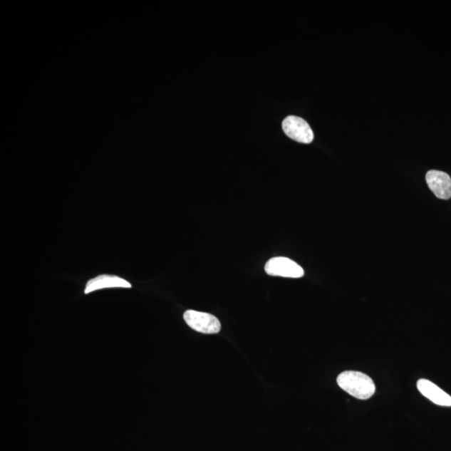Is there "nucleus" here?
I'll return each instance as SVG.
<instances>
[{"label": "nucleus", "instance_id": "1", "mask_svg": "<svg viewBox=\"0 0 451 451\" xmlns=\"http://www.w3.org/2000/svg\"><path fill=\"white\" fill-rule=\"evenodd\" d=\"M339 387L358 400L370 399L375 393V385L370 376L358 371H344L337 378Z\"/></svg>", "mask_w": 451, "mask_h": 451}, {"label": "nucleus", "instance_id": "2", "mask_svg": "<svg viewBox=\"0 0 451 451\" xmlns=\"http://www.w3.org/2000/svg\"><path fill=\"white\" fill-rule=\"evenodd\" d=\"M188 326L199 333L215 334L221 331V323L214 315L187 310L183 315Z\"/></svg>", "mask_w": 451, "mask_h": 451}, {"label": "nucleus", "instance_id": "3", "mask_svg": "<svg viewBox=\"0 0 451 451\" xmlns=\"http://www.w3.org/2000/svg\"><path fill=\"white\" fill-rule=\"evenodd\" d=\"M265 271L270 276L290 279H299L304 275L302 266L284 256H276L269 260L265 265Z\"/></svg>", "mask_w": 451, "mask_h": 451}, {"label": "nucleus", "instance_id": "4", "mask_svg": "<svg viewBox=\"0 0 451 451\" xmlns=\"http://www.w3.org/2000/svg\"><path fill=\"white\" fill-rule=\"evenodd\" d=\"M282 127L284 133L296 142L309 144L313 140L314 135L311 128L307 121L298 116H288L283 121Z\"/></svg>", "mask_w": 451, "mask_h": 451}, {"label": "nucleus", "instance_id": "5", "mask_svg": "<svg viewBox=\"0 0 451 451\" xmlns=\"http://www.w3.org/2000/svg\"><path fill=\"white\" fill-rule=\"evenodd\" d=\"M425 180L436 197L443 200L451 197V178L447 173L431 170L426 174Z\"/></svg>", "mask_w": 451, "mask_h": 451}, {"label": "nucleus", "instance_id": "6", "mask_svg": "<svg viewBox=\"0 0 451 451\" xmlns=\"http://www.w3.org/2000/svg\"><path fill=\"white\" fill-rule=\"evenodd\" d=\"M115 288L130 289L132 284L118 276L103 274L88 281L85 286V294H89L97 290Z\"/></svg>", "mask_w": 451, "mask_h": 451}, {"label": "nucleus", "instance_id": "7", "mask_svg": "<svg viewBox=\"0 0 451 451\" xmlns=\"http://www.w3.org/2000/svg\"><path fill=\"white\" fill-rule=\"evenodd\" d=\"M417 388L422 395L427 398L435 405L451 406V396L435 385L434 383L428 380L421 379L417 382Z\"/></svg>", "mask_w": 451, "mask_h": 451}]
</instances>
